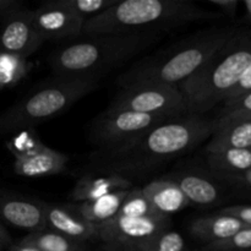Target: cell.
<instances>
[{
  "label": "cell",
  "instance_id": "obj_1",
  "mask_svg": "<svg viewBox=\"0 0 251 251\" xmlns=\"http://www.w3.org/2000/svg\"><path fill=\"white\" fill-rule=\"evenodd\" d=\"M215 120L186 114L153 127L142 136L97 154L107 173H144L178 158L212 136Z\"/></svg>",
  "mask_w": 251,
  "mask_h": 251
},
{
  "label": "cell",
  "instance_id": "obj_2",
  "mask_svg": "<svg viewBox=\"0 0 251 251\" xmlns=\"http://www.w3.org/2000/svg\"><path fill=\"white\" fill-rule=\"evenodd\" d=\"M159 32L105 33L85 36L55 49L48 64L55 77H91L100 80L113 69L156 46Z\"/></svg>",
  "mask_w": 251,
  "mask_h": 251
},
{
  "label": "cell",
  "instance_id": "obj_3",
  "mask_svg": "<svg viewBox=\"0 0 251 251\" xmlns=\"http://www.w3.org/2000/svg\"><path fill=\"white\" fill-rule=\"evenodd\" d=\"M220 12L189 0H124L85 21L83 36L159 32L198 21L221 19Z\"/></svg>",
  "mask_w": 251,
  "mask_h": 251
},
{
  "label": "cell",
  "instance_id": "obj_4",
  "mask_svg": "<svg viewBox=\"0 0 251 251\" xmlns=\"http://www.w3.org/2000/svg\"><path fill=\"white\" fill-rule=\"evenodd\" d=\"M238 31L234 26L202 29L137 61L119 77L122 87L137 83L180 85L200 70Z\"/></svg>",
  "mask_w": 251,
  "mask_h": 251
},
{
  "label": "cell",
  "instance_id": "obj_5",
  "mask_svg": "<svg viewBox=\"0 0 251 251\" xmlns=\"http://www.w3.org/2000/svg\"><path fill=\"white\" fill-rule=\"evenodd\" d=\"M251 65V31L234 36L193 76L178 85L188 114L202 115L225 102Z\"/></svg>",
  "mask_w": 251,
  "mask_h": 251
},
{
  "label": "cell",
  "instance_id": "obj_6",
  "mask_svg": "<svg viewBox=\"0 0 251 251\" xmlns=\"http://www.w3.org/2000/svg\"><path fill=\"white\" fill-rule=\"evenodd\" d=\"M91 77H55L0 114V135L32 127L58 117L98 87Z\"/></svg>",
  "mask_w": 251,
  "mask_h": 251
},
{
  "label": "cell",
  "instance_id": "obj_7",
  "mask_svg": "<svg viewBox=\"0 0 251 251\" xmlns=\"http://www.w3.org/2000/svg\"><path fill=\"white\" fill-rule=\"evenodd\" d=\"M105 112H135L168 118L188 114L178 86L166 83H137L122 87Z\"/></svg>",
  "mask_w": 251,
  "mask_h": 251
},
{
  "label": "cell",
  "instance_id": "obj_8",
  "mask_svg": "<svg viewBox=\"0 0 251 251\" xmlns=\"http://www.w3.org/2000/svg\"><path fill=\"white\" fill-rule=\"evenodd\" d=\"M174 118L135 112H103L91 127V140L102 150L113 149L142 136Z\"/></svg>",
  "mask_w": 251,
  "mask_h": 251
},
{
  "label": "cell",
  "instance_id": "obj_9",
  "mask_svg": "<svg viewBox=\"0 0 251 251\" xmlns=\"http://www.w3.org/2000/svg\"><path fill=\"white\" fill-rule=\"evenodd\" d=\"M169 217L135 218L115 216L97 226L98 239L104 243L109 251H140L152 238L169 229Z\"/></svg>",
  "mask_w": 251,
  "mask_h": 251
},
{
  "label": "cell",
  "instance_id": "obj_10",
  "mask_svg": "<svg viewBox=\"0 0 251 251\" xmlns=\"http://www.w3.org/2000/svg\"><path fill=\"white\" fill-rule=\"evenodd\" d=\"M33 25L32 10L20 7L2 21L0 29V51L27 59L43 44Z\"/></svg>",
  "mask_w": 251,
  "mask_h": 251
},
{
  "label": "cell",
  "instance_id": "obj_11",
  "mask_svg": "<svg viewBox=\"0 0 251 251\" xmlns=\"http://www.w3.org/2000/svg\"><path fill=\"white\" fill-rule=\"evenodd\" d=\"M33 25L43 41L77 38L82 34L86 19L59 6L53 1L32 10Z\"/></svg>",
  "mask_w": 251,
  "mask_h": 251
},
{
  "label": "cell",
  "instance_id": "obj_12",
  "mask_svg": "<svg viewBox=\"0 0 251 251\" xmlns=\"http://www.w3.org/2000/svg\"><path fill=\"white\" fill-rule=\"evenodd\" d=\"M69 157L42 144L38 139L21 153L15 154L14 172L26 178H43L61 173Z\"/></svg>",
  "mask_w": 251,
  "mask_h": 251
},
{
  "label": "cell",
  "instance_id": "obj_13",
  "mask_svg": "<svg viewBox=\"0 0 251 251\" xmlns=\"http://www.w3.org/2000/svg\"><path fill=\"white\" fill-rule=\"evenodd\" d=\"M47 227L53 232L77 242L85 243L98 238V227L83 220L75 211L74 206H60L43 203Z\"/></svg>",
  "mask_w": 251,
  "mask_h": 251
},
{
  "label": "cell",
  "instance_id": "obj_14",
  "mask_svg": "<svg viewBox=\"0 0 251 251\" xmlns=\"http://www.w3.org/2000/svg\"><path fill=\"white\" fill-rule=\"evenodd\" d=\"M0 217L14 227L31 233L42 232L47 228L43 203L19 196L0 195Z\"/></svg>",
  "mask_w": 251,
  "mask_h": 251
},
{
  "label": "cell",
  "instance_id": "obj_15",
  "mask_svg": "<svg viewBox=\"0 0 251 251\" xmlns=\"http://www.w3.org/2000/svg\"><path fill=\"white\" fill-rule=\"evenodd\" d=\"M249 149H251V119H215V130L206 149L207 153Z\"/></svg>",
  "mask_w": 251,
  "mask_h": 251
},
{
  "label": "cell",
  "instance_id": "obj_16",
  "mask_svg": "<svg viewBox=\"0 0 251 251\" xmlns=\"http://www.w3.org/2000/svg\"><path fill=\"white\" fill-rule=\"evenodd\" d=\"M131 183L120 174H90L81 178L74 186L70 199L75 202H87L118 190H130Z\"/></svg>",
  "mask_w": 251,
  "mask_h": 251
},
{
  "label": "cell",
  "instance_id": "obj_17",
  "mask_svg": "<svg viewBox=\"0 0 251 251\" xmlns=\"http://www.w3.org/2000/svg\"><path fill=\"white\" fill-rule=\"evenodd\" d=\"M141 190L154 210L167 217L191 205L178 185L167 178L151 181Z\"/></svg>",
  "mask_w": 251,
  "mask_h": 251
},
{
  "label": "cell",
  "instance_id": "obj_18",
  "mask_svg": "<svg viewBox=\"0 0 251 251\" xmlns=\"http://www.w3.org/2000/svg\"><path fill=\"white\" fill-rule=\"evenodd\" d=\"M245 228H248V226L242 221L217 213L195 220L190 225L189 232L193 237L210 244L228 239Z\"/></svg>",
  "mask_w": 251,
  "mask_h": 251
},
{
  "label": "cell",
  "instance_id": "obj_19",
  "mask_svg": "<svg viewBox=\"0 0 251 251\" xmlns=\"http://www.w3.org/2000/svg\"><path fill=\"white\" fill-rule=\"evenodd\" d=\"M167 179L178 185L190 203L208 206L216 203L220 199V190L217 186L207 178L196 173L179 172L171 174Z\"/></svg>",
  "mask_w": 251,
  "mask_h": 251
},
{
  "label": "cell",
  "instance_id": "obj_20",
  "mask_svg": "<svg viewBox=\"0 0 251 251\" xmlns=\"http://www.w3.org/2000/svg\"><path fill=\"white\" fill-rule=\"evenodd\" d=\"M129 190H118L96 200L81 202L74 206L76 212L92 225L100 226L118 215L123 201Z\"/></svg>",
  "mask_w": 251,
  "mask_h": 251
},
{
  "label": "cell",
  "instance_id": "obj_21",
  "mask_svg": "<svg viewBox=\"0 0 251 251\" xmlns=\"http://www.w3.org/2000/svg\"><path fill=\"white\" fill-rule=\"evenodd\" d=\"M207 163L213 171L221 173H247L251 171V149L208 153Z\"/></svg>",
  "mask_w": 251,
  "mask_h": 251
},
{
  "label": "cell",
  "instance_id": "obj_22",
  "mask_svg": "<svg viewBox=\"0 0 251 251\" xmlns=\"http://www.w3.org/2000/svg\"><path fill=\"white\" fill-rule=\"evenodd\" d=\"M21 242L36 248L39 251H82L85 248L83 243L53 230L29 233L22 238Z\"/></svg>",
  "mask_w": 251,
  "mask_h": 251
},
{
  "label": "cell",
  "instance_id": "obj_23",
  "mask_svg": "<svg viewBox=\"0 0 251 251\" xmlns=\"http://www.w3.org/2000/svg\"><path fill=\"white\" fill-rule=\"evenodd\" d=\"M117 216L120 217L135 218H164L167 216L161 215L153 208L150 201L145 198L141 189H130L126 198L123 201Z\"/></svg>",
  "mask_w": 251,
  "mask_h": 251
},
{
  "label": "cell",
  "instance_id": "obj_24",
  "mask_svg": "<svg viewBox=\"0 0 251 251\" xmlns=\"http://www.w3.org/2000/svg\"><path fill=\"white\" fill-rule=\"evenodd\" d=\"M27 73V59L0 51V88L12 87L19 83Z\"/></svg>",
  "mask_w": 251,
  "mask_h": 251
},
{
  "label": "cell",
  "instance_id": "obj_25",
  "mask_svg": "<svg viewBox=\"0 0 251 251\" xmlns=\"http://www.w3.org/2000/svg\"><path fill=\"white\" fill-rule=\"evenodd\" d=\"M117 1L118 0H54L59 6L86 20L105 11Z\"/></svg>",
  "mask_w": 251,
  "mask_h": 251
},
{
  "label": "cell",
  "instance_id": "obj_26",
  "mask_svg": "<svg viewBox=\"0 0 251 251\" xmlns=\"http://www.w3.org/2000/svg\"><path fill=\"white\" fill-rule=\"evenodd\" d=\"M186 244L183 235L174 230H163L152 238L140 251H185Z\"/></svg>",
  "mask_w": 251,
  "mask_h": 251
},
{
  "label": "cell",
  "instance_id": "obj_27",
  "mask_svg": "<svg viewBox=\"0 0 251 251\" xmlns=\"http://www.w3.org/2000/svg\"><path fill=\"white\" fill-rule=\"evenodd\" d=\"M206 251H251V227L221 242L206 244Z\"/></svg>",
  "mask_w": 251,
  "mask_h": 251
},
{
  "label": "cell",
  "instance_id": "obj_28",
  "mask_svg": "<svg viewBox=\"0 0 251 251\" xmlns=\"http://www.w3.org/2000/svg\"><path fill=\"white\" fill-rule=\"evenodd\" d=\"M223 103L222 114L218 120L251 119V92Z\"/></svg>",
  "mask_w": 251,
  "mask_h": 251
},
{
  "label": "cell",
  "instance_id": "obj_29",
  "mask_svg": "<svg viewBox=\"0 0 251 251\" xmlns=\"http://www.w3.org/2000/svg\"><path fill=\"white\" fill-rule=\"evenodd\" d=\"M218 213L237 218V220L245 223L248 227H251V206H229V207L222 208Z\"/></svg>",
  "mask_w": 251,
  "mask_h": 251
},
{
  "label": "cell",
  "instance_id": "obj_30",
  "mask_svg": "<svg viewBox=\"0 0 251 251\" xmlns=\"http://www.w3.org/2000/svg\"><path fill=\"white\" fill-rule=\"evenodd\" d=\"M251 92V65L250 68L248 69L244 73V75L242 76V78L239 80V82L235 85V87L228 93V96L226 97V100H235V98L240 97V96L245 95V93Z\"/></svg>",
  "mask_w": 251,
  "mask_h": 251
},
{
  "label": "cell",
  "instance_id": "obj_31",
  "mask_svg": "<svg viewBox=\"0 0 251 251\" xmlns=\"http://www.w3.org/2000/svg\"><path fill=\"white\" fill-rule=\"evenodd\" d=\"M207 2L217 7L222 16H228L230 19L235 17L238 5H239L238 0H208Z\"/></svg>",
  "mask_w": 251,
  "mask_h": 251
},
{
  "label": "cell",
  "instance_id": "obj_32",
  "mask_svg": "<svg viewBox=\"0 0 251 251\" xmlns=\"http://www.w3.org/2000/svg\"><path fill=\"white\" fill-rule=\"evenodd\" d=\"M22 6L20 0H0V20L4 21L9 15Z\"/></svg>",
  "mask_w": 251,
  "mask_h": 251
},
{
  "label": "cell",
  "instance_id": "obj_33",
  "mask_svg": "<svg viewBox=\"0 0 251 251\" xmlns=\"http://www.w3.org/2000/svg\"><path fill=\"white\" fill-rule=\"evenodd\" d=\"M12 244L11 237H10L9 232L5 229L4 226L0 223V250L4 249V248L10 247Z\"/></svg>",
  "mask_w": 251,
  "mask_h": 251
},
{
  "label": "cell",
  "instance_id": "obj_34",
  "mask_svg": "<svg viewBox=\"0 0 251 251\" xmlns=\"http://www.w3.org/2000/svg\"><path fill=\"white\" fill-rule=\"evenodd\" d=\"M9 251H39V250L36 249V248L31 247V245L25 244V243H22L21 240H20V242L10 245Z\"/></svg>",
  "mask_w": 251,
  "mask_h": 251
},
{
  "label": "cell",
  "instance_id": "obj_35",
  "mask_svg": "<svg viewBox=\"0 0 251 251\" xmlns=\"http://www.w3.org/2000/svg\"><path fill=\"white\" fill-rule=\"evenodd\" d=\"M244 6H245V20L251 22V0H244Z\"/></svg>",
  "mask_w": 251,
  "mask_h": 251
}]
</instances>
